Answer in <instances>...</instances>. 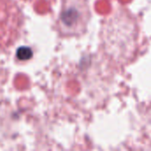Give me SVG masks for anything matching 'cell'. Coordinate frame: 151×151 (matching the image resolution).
<instances>
[{"label":"cell","mask_w":151,"mask_h":151,"mask_svg":"<svg viewBox=\"0 0 151 151\" xmlns=\"http://www.w3.org/2000/svg\"><path fill=\"white\" fill-rule=\"evenodd\" d=\"M91 17L88 0H63L57 20L61 36H81L86 33Z\"/></svg>","instance_id":"1"},{"label":"cell","mask_w":151,"mask_h":151,"mask_svg":"<svg viewBox=\"0 0 151 151\" xmlns=\"http://www.w3.org/2000/svg\"><path fill=\"white\" fill-rule=\"evenodd\" d=\"M23 14L14 0H0V49L13 44L23 27Z\"/></svg>","instance_id":"2"},{"label":"cell","mask_w":151,"mask_h":151,"mask_svg":"<svg viewBox=\"0 0 151 151\" xmlns=\"http://www.w3.org/2000/svg\"><path fill=\"white\" fill-rule=\"evenodd\" d=\"M16 57L20 61H27L33 57V50L29 47H20L17 50Z\"/></svg>","instance_id":"3"}]
</instances>
